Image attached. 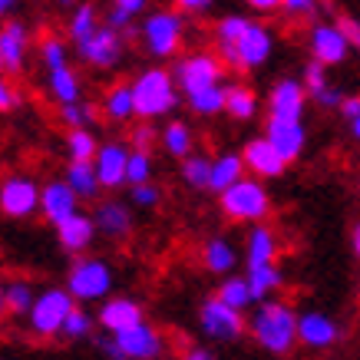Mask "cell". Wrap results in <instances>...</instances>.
<instances>
[{
	"instance_id": "cell-1",
	"label": "cell",
	"mask_w": 360,
	"mask_h": 360,
	"mask_svg": "<svg viewBox=\"0 0 360 360\" xmlns=\"http://www.w3.org/2000/svg\"><path fill=\"white\" fill-rule=\"evenodd\" d=\"M248 334L255 344L271 354V357H288L297 347V311L288 301H258L255 314L248 317Z\"/></svg>"
},
{
	"instance_id": "cell-2",
	"label": "cell",
	"mask_w": 360,
	"mask_h": 360,
	"mask_svg": "<svg viewBox=\"0 0 360 360\" xmlns=\"http://www.w3.org/2000/svg\"><path fill=\"white\" fill-rule=\"evenodd\" d=\"M188 17L179 7H159L139 20V44L153 60H175L186 46Z\"/></svg>"
},
{
	"instance_id": "cell-3",
	"label": "cell",
	"mask_w": 360,
	"mask_h": 360,
	"mask_svg": "<svg viewBox=\"0 0 360 360\" xmlns=\"http://www.w3.org/2000/svg\"><path fill=\"white\" fill-rule=\"evenodd\" d=\"M132 83V93H136V120H162L169 112H175L182 99V89L175 86V77L172 70L165 66H146L142 73H136Z\"/></svg>"
},
{
	"instance_id": "cell-4",
	"label": "cell",
	"mask_w": 360,
	"mask_h": 360,
	"mask_svg": "<svg viewBox=\"0 0 360 360\" xmlns=\"http://www.w3.org/2000/svg\"><path fill=\"white\" fill-rule=\"evenodd\" d=\"M219 208L229 221L238 225H258L271 215V192L264 188V179L245 175L235 186H229L219 195Z\"/></svg>"
},
{
	"instance_id": "cell-5",
	"label": "cell",
	"mask_w": 360,
	"mask_h": 360,
	"mask_svg": "<svg viewBox=\"0 0 360 360\" xmlns=\"http://www.w3.org/2000/svg\"><path fill=\"white\" fill-rule=\"evenodd\" d=\"M112 288H116V271L99 255H83L66 271V291L77 297V304L106 301V297H112Z\"/></svg>"
},
{
	"instance_id": "cell-6",
	"label": "cell",
	"mask_w": 360,
	"mask_h": 360,
	"mask_svg": "<svg viewBox=\"0 0 360 360\" xmlns=\"http://www.w3.org/2000/svg\"><path fill=\"white\" fill-rule=\"evenodd\" d=\"M225 60L219 56V50H192V53H179L172 66L175 86L182 89V99L198 93V89L219 86L225 79Z\"/></svg>"
},
{
	"instance_id": "cell-7",
	"label": "cell",
	"mask_w": 360,
	"mask_h": 360,
	"mask_svg": "<svg viewBox=\"0 0 360 360\" xmlns=\"http://www.w3.org/2000/svg\"><path fill=\"white\" fill-rule=\"evenodd\" d=\"M271 53H274V33L262 20H251L248 30L238 37V44L219 50L225 66L235 70V73H255V70H262L271 60Z\"/></svg>"
},
{
	"instance_id": "cell-8",
	"label": "cell",
	"mask_w": 360,
	"mask_h": 360,
	"mask_svg": "<svg viewBox=\"0 0 360 360\" xmlns=\"http://www.w3.org/2000/svg\"><path fill=\"white\" fill-rule=\"evenodd\" d=\"M73 307H77V297L70 295L66 288H46L33 301L30 314H27V328H30L33 338H44V340L60 338L66 317L73 314Z\"/></svg>"
},
{
	"instance_id": "cell-9",
	"label": "cell",
	"mask_w": 360,
	"mask_h": 360,
	"mask_svg": "<svg viewBox=\"0 0 360 360\" xmlns=\"http://www.w3.org/2000/svg\"><path fill=\"white\" fill-rule=\"evenodd\" d=\"M198 328L215 344H235L248 330V321H245V311H235L219 295H212L198 304Z\"/></svg>"
},
{
	"instance_id": "cell-10",
	"label": "cell",
	"mask_w": 360,
	"mask_h": 360,
	"mask_svg": "<svg viewBox=\"0 0 360 360\" xmlns=\"http://www.w3.org/2000/svg\"><path fill=\"white\" fill-rule=\"evenodd\" d=\"M77 56L89 70H112V66L122 63V53H126V33L112 30L110 23H99L96 33H89L86 40L73 44Z\"/></svg>"
},
{
	"instance_id": "cell-11",
	"label": "cell",
	"mask_w": 360,
	"mask_h": 360,
	"mask_svg": "<svg viewBox=\"0 0 360 360\" xmlns=\"http://www.w3.org/2000/svg\"><path fill=\"white\" fill-rule=\"evenodd\" d=\"M40 188L37 186V179L23 172H13L7 179H0V215H7V219H30L40 212Z\"/></svg>"
},
{
	"instance_id": "cell-12",
	"label": "cell",
	"mask_w": 360,
	"mask_h": 360,
	"mask_svg": "<svg viewBox=\"0 0 360 360\" xmlns=\"http://www.w3.org/2000/svg\"><path fill=\"white\" fill-rule=\"evenodd\" d=\"M307 53H311V60L324 63L328 70L330 66L347 63V56H350L347 33L338 27V20L334 23H311V30H307Z\"/></svg>"
},
{
	"instance_id": "cell-13",
	"label": "cell",
	"mask_w": 360,
	"mask_h": 360,
	"mask_svg": "<svg viewBox=\"0 0 360 360\" xmlns=\"http://www.w3.org/2000/svg\"><path fill=\"white\" fill-rule=\"evenodd\" d=\"M112 338H116V344H120L126 360H159L165 354L162 330L153 328L149 321H142V324H136V328H129V330H120V334H112Z\"/></svg>"
},
{
	"instance_id": "cell-14",
	"label": "cell",
	"mask_w": 360,
	"mask_h": 360,
	"mask_svg": "<svg viewBox=\"0 0 360 360\" xmlns=\"http://www.w3.org/2000/svg\"><path fill=\"white\" fill-rule=\"evenodd\" d=\"M0 53H4V73H23L30 56V27L17 17H7L0 23Z\"/></svg>"
},
{
	"instance_id": "cell-15",
	"label": "cell",
	"mask_w": 360,
	"mask_h": 360,
	"mask_svg": "<svg viewBox=\"0 0 360 360\" xmlns=\"http://www.w3.org/2000/svg\"><path fill=\"white\" fill-rule=\"evenodd\" d=\"M264 139L271 142L288 162H297L307 146L304 120H278V116H268L264 120Z\"/></svg>"
},
{
	"instance_id": "cell-16",
	"label": "cell",
	"mask_w": 360,
	"mask_h": 360,
	"mask_svg": "<svg viewBox=\"0 0 360 360\" xmlns=\"http://www.w3.org/2000/svg\"><path fill=\"white\" fill-rule=\"evenodd\" d=\"M307 110V89L301 79L281 77L268 93V116L278 120H304Z\"/></svg>"
},
{
	"instance_id": "cell-17",
	"label": "cell",
	"mask_w": 360,
	"mask_h": 360,
	"mask_svg": "<svg viewBox=\"0 0 360 360\" xmlns=\"http://www.w3.org/2000/svg\"><path fill=\"white\" fill-rule=\"evenodd\" d=\"M340 340V324L324 311H301L297 314V344L307 350H328Z\"/></svg>"
},
{
	"instance_id": "cell-18",
	"label": "cell",
	"mask_w": 360,
	"mask_h": 360,
	"mask_svg": "<svg viewBox=\"0 0 360 360\" xmlns=\"http://www.w3.org/2000/svg\"><path fill=\"white\" fill-rule=\"evenodd\" d=\"M77 212H79V195L70 188L66 179H50V182H44V188H40V215H44L53 229L60 221L70 219V215H77Z\"/></svg>"
},
{
	"instance_id": "cell-19",
	"label": "cell",
	"mask_w": 360,
	"mask_h": 360,
	"mask_svg": "<svg viewBox=\"0 0 360 360\" xmlns=\"http://www.w3.org/2000/svg\"><path fill=\"white\" fill-rule=\"evenodd\" d=\"M129 142H120V139H110V142H99L96 149V175L103 188H122L126 186V165H129Z\"/></svg>"
},
{
	"instance_id": "cell-20",
	"label": "cell",
	"mask_w": 360,
	"mask_h": 360,
	"mask_svg": "<svg viewBox=\"0 0 360 360\" xmlns=\"http://www.w3.org/2000/svg\"><path fill=\"white\" fill-rule=\"evenodd\" d=\"M241 159H245V169H248V175H255V179H281L284 169L291 165L281 153H278V149H274L271 142L264 139V136L245 142Z\"/></svg>"
},
{
	"instance_id": "cell-21",
	"label": "cell",
	"mask_w": 360,
	"mask_h": 360,
	"mask_svg": "<svg viewBox=\"0 0 360 360\" xmlns=\"http://www.w3.org/2000/svg\"><path fill=\"white\" fill-rule=\"evenodd\" d=\"M146 314H142V304L136 297H106V301H99V328L106 330V334H120V330H129L136 324H142Z\"/></svg>"
},
{
	"instance_id": "cell-22",
	"label": "cell",
	"mask_w": 360,
	"mask_h": 360,
	"mask_svg": "<svg viewBox=\"0 0 360 360\" xmlns=\"http://www.w3.org/2000/svg\"><path fill=\"white\" fill-rule=\"evenodd\" d=\"M93 221H96V231L110 241H122L129 238L132 231V208L122 205L120 198H103L93 208Z\"/></svg>"
},
{
	"instance_id": "cell-23",
	"label": "cell",
	"mask_w": 360,
	"mask_h": 360,
	"mask_svg": "<svg viewBox=\"0 0 360 360\" xmlns=\"http://www.w3.org/2000/svg\"><path fill=\"white\" fill-rule=\"evenodd\" d=\"M301 83H304L307 99L314 103L317 110H340V99H344V93H340V89L330 83L328 66H324V63L307 60L304 73H301Z\"/></svg>"
},
{
	"instance_id": "cell-24",
	"label": "cell",
	"mask_w": 360,
	"mask_h": 360,
	"mask_svg": "<svg viewBox=\"0 0 360 360\" xmlns=\"http://www.w3.org/2000/svg\"><path fill=\"white\" fill-rule=\"evenodd\" d=\"M245 258L238 251V245L231 238H225V235H215V238H208L205 245H202V268H205L208 274H215V278H229L235 268H238V262Z\"/></svg>"
},
{
	"instance_id": "cell-25",
	"label": "cell",
	"mask_w": 360,
	"mask_h": 360,
	"mask_svg": "<svg viewBox=\"0 0 360 360\" xmlns=\"http://www.w3.org/2000/svg\"><path fill=\"white\" fill-rule=\"evenodd\" d=\"M96 235L99 231H96L93 215H83V212H77V215H70L66 221L56 225V241H60V248H63L66 255H83V251L93 245Z\"/></svg>"
},
{
	"instance_id": "cell-26",
	"label": "cell",
	"mask_w": 360,
	"mask_h": 360,
	"mask_svg": "<svg viewBox=\"0 0 360 360\" xmlns=\"http://www.w3.org/2000/svg\"><path fill=\"white\" fill-rule=\"evenodd\" d=\"M99 112L106 122H116V126H126V122L136 120V93H132V83H112L106 86L103 99H99Z\"/></svg>"
},
{
	"instance_id": "cell-27",
	"label": "cell",
	"mask_w": 360,
	"mask_h": 360,
	"mask_svg": "<svg viewBox=\"0 0 360 360\" xmlns=\"http://www.w3.org/2000/svg\"><path fill=\"white\" fill-rule=\"evenodd\" d=\"M46 93L53 99L56 106H66V103H79L83 99V79H79L77 66L63 63L46 70Z\"/></svg>"
},
{
	"instance_id": "cell-28",
	"label": "cell",
	"mask_w": 360,
	"mask_h": 360,
	"mask_svg": "<svg viewBox=\"0 0 360 360\" xmlns=\"http://www.w3.org/2000/svg\"><path fill=\"white\" fill-rule=\"evenodd\" d=\"M278 258V235H274L271 225H251L248 238H245V264L248 268H258V264H274Z\"/></svg>"
},
{
	"instance_id": "cell-29",
	"label": "cell",
	"mask_w": 360,
	"mask_h": 360,
	"mask_svg": "<svg viewBox=\"0 0 360 360\" xmlns=\"http://www.w3.org/2000/svg\"><path fill=\"white\" fill-rule=\"evenodd\" d=\"M248 169H245V159L241 153H219L212 155V175H208V192L221 195L229 186H235L238 179H245Z\"/></svg>"
},
{
	"instance_id": "cell-30",
	"label": "cell",
	"mask_w": 360,
	"mask_h": 360,
	"mask_svg": "<svg viewBox=\"0 0 360 360\" xmlns=\"http://www.w3.org/2000/svg\"><path fill=\"white\" fill-rule=\"evenodd\" d=\"M159 142H162L165 155H172V159H186V155L195 153V132H192V126H188L186 120H169L162 126V132H159Z\"/></svg>"
},
{
	"instance_id": "cell-31",
	"label": "cell",
	"mask_w": 360,
	"mask_h": 360,
	"mask_svg": "<svg viewBox=\"0 0 360 360\" xmlns=\"http://www.w3.org/2000/svg\"><path fill=\"white\" fill-rule=\"evenodd\" d=\"M63 179L79 195V202H96V195L103 192V182H99L96 165L93 162H66Z\"/></svg>"
},
{
	"instance_id": "cell-32",
	"label": "cell",
	"mask_w": 360,
	"mask_h": 360,
	"mask_svg": "<svg viewBox=\"0 0 360 360\" xmlns=\"http://www.w3.org/2000/svg\"><path fill=\"white\" fill-rule=\"evenodd\" d=\"M258 93L248 86V83H229V93H225V112H229L235 122H248L258 116Z\"/></svg>"
},
{
	"instance_id": "cell-33",
	"label": "cell",
	"mask_w": 360,
	"mask_h": 360,
	"mask_svg": "<svg viewBox=\"0 0 360 360\" xmlns=\"http://www.w3.org/2000/svg\"><path fill=\"white\" fill-rule=\"evenodd\" d=\"M225 93H229L225 83L208 86V89H198V93L186 96V106L195 112L198 120H212V116H221V112H225Z\"/></svg>"
},
{
	"instance_id": "cell-34",
	"label": "cell",
	"mask_w": 360,
	"mask_h": 360,
	"mask_svg": "<svg viewBox=\"0 0 360 360\" xmlns=\"http://www.w3.org/2000/svg\"><path fill=\"white\" fill-rule=\"evenodd\" d=\"M4 295H7V314L27 317L37 301V288L27 278H11V281H4Z\"/></svg>"
},
{
	"instance_id": "cell-35",
	"label": "cell",
	"mask_w": 360,
	"mask_h": 360,
	"mask_svg": "<svg viewBox=\"0 0 360 360\" xmlns=\"http://www.w3.org/2000/svg\"><path fill=\"white\" fill-rule=\"evenodd\" d=\"M215 295H219L229 307H235V311H248L251 304H258L248 278H241V274H229V278H221V284H219V291H215Z\"/></svg>"
},
{
	"instance_id": "cell-36",
	"label": "cell",
	"mask_w": 360,
	"mask_h": 360,
	"mask_svg": "<svg viewBox=\"0 0 360 360\" xmlns=\"http://www.w3.org/2000/svg\"><path fill=\"white\" fill-rule=\"evenodd\" d=\"M99 13H96V4H83L79 0L77 7L70 11V20H66V33H70V44H79V40H86L89 33H96L99 27Z\"/></svg>"
},
{
	"instance_id": "cell-37",
	"label": "cell",
	"mask_w": 360,
	"mask_h": 360,
	"mask_svg": "<svg viewBox=\"0 0 360 360\" xmlns=\"http://www.w3.org/2000/svg\"><path fill=\"white\" fill-rule=\"evenodd\" d=\"M248 284L255 291V301H268V297L284 284V271L278 264H258V268H248Z\"/></svg>"
},
{
	"instance_id": "cell-38",
	"label": "cell",
	"mask_w": 360,
	"mask_h": 360,
	"mask_svg": "<svg viewBox=\"0 0 360 360\" xmlns=\"http://www.w3.org/2000/svg\"><path fill=\"white\" fill-rule=\"evenodd\" d=\"M99 142L93 129H66V159L70 162H93Z\"/></svg>"
},
{
	"instance_id": "cell-39",
	"label": "cell",
	"mask_w": 360,
	"mask_h": 360,
	"mask_svg": "<svg viewBox=\"0 0 360 360\" xmlns=\"http://www.w3.org/2000/svg\"><path fill=\"white\" fill-rule=\"evenodd\" d=\"M248 23H251V17H245V13H225V17H219L215 27H212L215 50H225V46L238 44V37L248 30Z\"/></svg>"
},
{
	"instance_id": "cell-40",
	"label": "cell",
	"mask_w": 360,
	"mask_h": 360,
	"mask_svg": "<svg viewBox=\"0 0 360 360\" xmlns=\"http://www.w3.org/2000/svg\"><path fill=\"white\" fill-rule=\"evenodd\" d=\"M182 182L188 188H208V175H212V155L205 153H192L182 159Z\"/></svg>"
},
{
	"instance_id": "cell-41",
	"label": "cell",
	"mask_w": 360,
	"mask_h": 360,
	"mask_svg": "<svg viewBox=\"0 0 360 360\" xmlns=\"http://www.w3.org/2000/svg\"><path fill=\"white\" fill-rule=\"evenodd\" d=\"M37 53H40L44 70H53V66L70 63V44H66V37H60V33H46V37H40Z\"/></svg>"
},
{
	"instance_id": "cell-42",
	"label": "cell",
	"mask_w": 360,
	"mask_h": 360,
	"mask_svg": "<svg viewBox=\"0 0 360 360\" xmlns=\"http://www.w3.org/2000/svg\"><path fill=\"white\" fill-rule=\"evenodd\" d=\"M60 122H63L66 129H89L93 126V120H96V110L89 106L86 99H79V103H66V106H60Z\"/></svg>"
},
{
	"instance_id": "cell-43",
	"label": "cell",
	"mask_w": 360,
	"mask_h": 360,
	"mask_svg": "<svg viewBox=\"0 0 360 360\" xmlns=\"http://www.w3.org/2000/svg\"><path fill=\"white\" fill-rule=\"evenodd\" d=\"M153 153H129V165H126V186H142V182H153Z\"/></svg>"
},
{
	"instance_id": "cell-44",
	"label": "cell",
	"mask_w": 360,
	"mask_h": 360,
	"mask_svg": "<svg viewBox=\"0 0 360 360\" xmlns=\"http://www.w3.org/2000/svg\"><path fill=\"white\" fill-rule=\"evenodd\" d=\"M93 328H96L93 314H86V311L77 304V307H73V314L66 317L63 334H60V338H63V340H86L89 334H93Z\"/></svg>"
},
{
	"instance_id": "cell-45",
	"label": "cell",
	"mask_w": 360,
	"mask_h": 360,
	"mask_svg": "<svg viewBox=\"0 0 360 360\" xmlns=\"http://www.w3.org/2000/svg\"><path fill=\"white\" fill-rule=\"evenodd\" d=\"M129 149H139V153H153V146L159 142V132L149 120H139L136 126H129Z\"/></svg>"
},
{
	"instance_id": "cell-46",
	"label": "cell",
	"mask_w": 360,
	"mask_h": 360,
	"mask_svg": "<svg viewBox=\"0 0 360 360\" xmlns=\"http://www.w3.org/2000/svg\"><path fill=\"white\" fill-rule=\"evenodd\" d=\"M162 202V188L155 182H142V186H129V205L136 208H155Z\"/></svg>"
},
{
	"instance_id": "cell-47",
	"label": "cell",
	"mask_w": 360,
	"mask_h": 360,
	"mask_svg": "<svg viewBox=\"0 0 360 360\" xmlns=\"http://www.w3.org/2000/svg\"><path fill=\"white\" fill-rule=\"evenodd\" d=\"M317 11H321V0H284L281 4V13L288 20H311Z\"/></svg>"
},
{
	"instance_id": "cell-48",
	"label": "cell",
	"mask_w": 360,
	"mask_h": 360,
	"mask_svg": "<svg viewBox=\"0 0 360 360\" xmlns=\"http://www.w3.org/2000/svg\"><path fill=\"white\" fill-rule=\"evenodd\" d=\"M149 7H153V0H110V11L126 13L132 20H142L149 13Z\"/></svg>"
},
{
	"instance_id": "cell-49",
	"label": "cell",
	"mask_w": 360,
	"mask_h": 360,
	"mask_svg": "<svg viewBox=\"0 0 360 360\" xmlns=\"http://www.w3.org/2000/svg\"><path fill=\"white\" fill-rule=\"evenodd\" d=\"M20 106V93L7 77H0V112H13Z\"/></svg>"
},
{
	"instance_id": "cell-50",
	"label": "cell",
	"mask_w": 360,
	"mask_h": 360,
	"mask_svg": "<svg viewBox=\"0 0 360 360\" xmlns=\"http://www.w3.org/2000/svg\"><path fill=\"white\" fill-rule=\"evenodd\" d=\"M338 27L347 33L350 50H357V53H360V20H357V17H350V13H340V17H338Z\"/></svg>"
},
{
	"instance_id": "cell-51",
	"label": "cell",
	"mask_w": 360,
	"mask_h": 360,
	"mask_svg": "<svg viewBox=\"0 0 360 360\" xmlns=\"http://www.w3.org/2000/svg\"><path fill=\"white\" fill-rule=\"evenodd\" d=\"M215 0H175V7L186 13V17H202V13L212 11Z\"/></svg>"
},
{
	"instance_id": "cell-52",
	"label": "cell",
	"mask_w": 360,
	"mask_h": 360,
	"mask_svg": "<svg viewBox=\"0 0 360 360\" xmlns=\"http://www.w3.org/2000/svg\"><path fill=\"white\" fill-rule=\"evenodd\" d=\"M96 347H99V354L106 360H126L122 357V350H120V344H116V338L112 334H106V338H99L96 340Z\"/></svg>"
},
{
	"instance_id": "cell-53",
	"label": "cell",
	"mask_w": 360,
	"mask_h": 360,
	"mask_svg": "<svg viewBox=\"0 0 360 360\" xmlns=\"http://www.w3.org/2000/svg\"><path fill=\"white\" fill-rule=\"evenodd\" d=\"M340 116H344V120H354V116H360V93H347V96L340 99Z\"/></svg>"
},
{
	"instance_id": "cell-54",
	"label": "cell",
	"mask_w": 360,
	"mask_h": 360,
	"mask_svg": "<svg viewBox=\"0 0 360 360\" xmlns=\"http://www.w3.org/2000/svg\"><path fill=\"white\" fill-rule=\"evenodd\" d=\"M255 13H281V4L284 0H245Z\"/></svg>"
},
{
	"instance_id": "cell-55",
	"label": "cell",
	"mask_w": 360,
	"mask_h": 360,
	"mask_svg": "<svg viewBox=\"0 0 360 360\" xmlns=\"http://www.w3.org/2000/svg\"><path fill=\"white\" fill-rule=\"evenodd\" d=\"M182 360H219V357H215L208 347H202V344H198V347H188L186 354H182Z\"/></svg>"
},
{
	"instance_id": "cell-56",
	"label": "cell",
	"mask_w": 360,
	"mask_h": 360,
	"mask_svg": "<svg viewBox=\"0 0 360 360\" xmlns=\"http://www.w3.org/2000/svg\"><path fill=\"white\" fill-rule=\"evenodd\" d=\"M17 7H20V0H0V20H7Z\"/></svg>"
},
{
	"instance_id": "cell-57",
	"label": "cell",
	"mask_w": 360,
	"mask_h": 360,
	"mask_svg": "<svg viewBox=\"0 0 360 360\" xmlns=\"http://www.w3.org/2000/svg\"><path fill=\"white\" fill-rule=\"evenodd\" d=\"M350 248H354V255H357V262H360V221L350 231Z\"/></svg>"
},
{
	"instance_id": "cell-58",
	"label": "cell",
	"mask_w": 360,
	"mask_h": 360,
	"mask_svg": "<svg viewBox=\"0 0 360 360\" xmlns=\"http://www.w3.org/2000/svg\"><path fill=\"white\" fill-rule=\"evenodd\" d=\"M350 136L360 142V116H354V120H350Z\"/></svg>"
},
{
	"instance_id": "cell-59",
	"label": "cell",
	"mask_w": 360,
	"mask_h": 360,
	"mask_svg": "<svg viewBox=\"0 0 360 360\" xmlns=\"http://www.w3.org/2000/svg\"><path fill=\"white\" fill-rule=\"evenodd\" d=\"M7 314V295H4V281H0V317Z\"/></svg>"
},
{
	"instance_id": "cell-60",
	"label": "cell",
	"mask_w": 360,
	"mask_h": 360,
	"mask_svg": "<svg viewBox=\"0 0 360 360\" xmlns=\"http://www.w3.org/2000/svg\"><path fill=\"white\" fill-rule=\"evenodd\" d=\"M53 4H56V7H77L79 0H53Z\"/></svg>"
},
{
	"instance_id": "cell-61",
	"label": "cell",
	"mask_w": 360,
	"mask_h": 360,
	"mask_svg": "<svg viewBox=\"0 0 360 360\" xmlns=\"http://www.w3.org/2000/svg\"><path fill=\"white\" fill-rule=\"evenodd\" d=\"M0 73H4V53H0Z\"/></svg>"
}]
</instances>
